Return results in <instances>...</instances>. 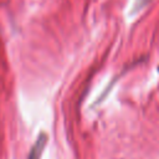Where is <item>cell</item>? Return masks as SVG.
I'll use <instances>...</instances> for the list:
<instances>
[{
	"label": "cell",
	"instance_id": "cell-1",
	"mask_svg": "<svg viewBox=\"0 0 159 159\" xmlns=\"http://www.w3.org/2000/svg\"><path fill=\"white\" fill-rule=\"evenodd\" d=\"M46 143H47V135L46 133H41L29 152V159H40L46 147Z\"/></svg>",
	"mask_w": 159,
	"mask_h": 159
},
{
	"label": "cell",
	"instance_id": "cell-2",
	"mask_svg": "<svg viewBox=\"0 0 159 159\" xmlns=\"http://www.w3.org/2000/svg\"><path fill=\"white\" fill-rule=\"evenodd\" d=\"M149 1H150V0H135V2H134V5H133V9H132V14H135V12H138L139 10H142Z\"/></svg>",
	"mask_w": 159,
	"mask_h": 159
}]
</instances>
